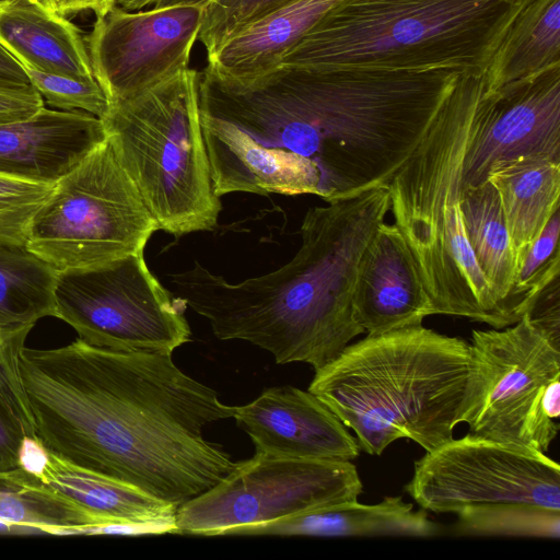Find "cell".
Instances as JSON below:
<instances>
[{
	"instance_id": "obj_1",
	"label": "cell",
	"mask_w": 560,
	"mask_h": 560,
	"mask_svg": "<svg viewBox=\"0 0 560 560\" xmlns=\"http://www.w3.org/2000/svg\"><path fill=\"white\" fill-rule=\"evenodd\" d=\"M173 353L118 351L78 338L54 349L21 345L15 381L34 436L55 456L177 506L236 465L203 428L233 417L214 389Z\"/></svg>"
},
{
	"instance_id": "obj_2",
	"label": "cell",
	"mask_w": 560,
	"mask_h": 560,
	"mask_svg": "<svg viewBox=\"0 0 560 560\" xmlns=\"http://www.w3.org/2000/svg\"><path fill=\"white\" fill-rule=\"evenodd\" d=\"M459 72L312 70L245 79L199 71V114L311 168L332 202L388 185L428 133Z\"/></svg>"
},
{
	"instance_id": "obj_3",
	"label": "cell",
	"mask_w": 560,
	"mask_h": 560,
	"mask_svg": "<svg viewBox=\"0 0 560 560\" xmlns=\"http://www.w3.org/2000/svg\"><path fill=\"white\" fill-rule=\"evenodd\" d=\"M314 207L305 213L301 247L282 267L237 283L200 262L171 275L175 296L205 317L221 340H244L276 362L315 371L364 332L353 310L359 260L390 207L388 186Z\"/></svg>"
},
{
	"instance_id": "obj_4",
	"label": "cell",
	"mask_w": 560,
	"mask_h": 560,
	"mask_svg": "<svg viewBox=\"0 0 560 560\" xmlns=\"http://www.w3.org/2000/svg\"><path fill=\"white\" fill-rule=\"evenodd\" d=\"M470 345L422 325L368 335L315 371L308 392L381 455L399 439L432 451L462 422Z\"/></svg>"
},
{
	"instance_id": "obj_5",
	"label": "cell",
	"mask_w": 560,
	"mask_h": 560,
	"mask_svg": "<svg viewBox=\"0 0 560 560\" xmlns=\"http://www.w3.org/2000/svg\"><path fill=\"white\" fill-rule=\"evenodd\" d=\"M483 74L460 72L418 148L388 183L395 225L416 260L433 314L513 325L480 270L460 209L462 172Z\"/></svg>"
},
{
	"instance_id": "obj_6",
	"label": "cell",
	"mask_w": 560,
	"mask_h": 560,
	"mask_svg": "<svg viewBox=\"0 0 560 560\" xmlns=\"http://www.w3.org/2000/svg\"><path fill=\"white\" fill-rule=\"evenodd\" d=\"M525 0H342L280 65L483 74Z\"/></svg>"
},
{
	"instance_id": "obj_7",
	"label": "cell",
	"mask_w": 560,
	"mask_h": 560,
	"mask_svg": "<svg viewBox=\"0 0 560 560\" xmlns=\"http://www.w3.org/2000/svg\"><path fill=\"white\" fill-rule=\"evenodd\" d=\"M199 71L187 69L109 104L106 137L159 230L175 237L217 226L214 192L200 125Z\"/></svg>"
},
{
	"instance_id": "obj_8",
	"label": "cell",
	"mask_w": 560,
	"mask_h": 560,
	"mask_svg": "<svg viewBox=\"0 0 560 560\" xmlns=\"http://www.w3.org/2000/svg\"><path fill=\"white\" fill-rule=\"evenodd\" d=\"M158 230L106 137L55 184L30 223L25 246L63 271L142 250Z\"/></svg>"
},
{
	"instance_id": "obj_9",
	"label": "cell",
	"mask_w": 560,
	"mask_h": 560,
	"mask_svg": "<svg viewBox=\"0 0 560 560\" xmlns=\"http://www.w3.org/2000/svg\"><path fill=\"white\" fill-rule=\"evenodd\" d=\"M469 345L468 433L546 453L559 431L560 350L525 315L501 329L472 330Z\"/></svg>"
},
{
	"instance_id": "obj_10",
	"label": "cell",
	"mask_w": 560,
	"mask_h": 560,
	"mask_svg": "<svg viewBox=\"0 0 560 560\" xmlns=\"http://www.w3.org/2000/svg\"><path fill=\"white\" fill-rule=\"evenodd\" d=\"M54 296L56 317L100 348L173 353L190 341L185 305L150 271L144 249L58 271Z\"/></svg>"
},
{
	"instance_id": "obj_11",
	"label": "cell",
	"mask_w": 560,
	"mask_h": 560,
	"mask_svg": "<svg viewBox=\"0 0 560 560\" xmlns=\"http://www.w3.org/2000/svg\"><path fill=\"white\" fill-rule=\"evenodd\" d=\"M362 481L350 460L306 459L260 453L207 491L177 508V534L220 536L357 501Z\"/></svg>"
},
{
	"instance_id": "obj_12",
	"label": "cell",
	"mask_w": 560,
	"mask_h": 560,
	"mask_svg": "<svg viewBox=\"0 0 560 560\" xmlns=\"http://www.w3.org/2000/svg\"><path fill=\"white\" fill-rule=\"evenodd\" d=\"M405 489L434 513L490 503L560 511V466L539 451L467 433L417 459Z\"/></svg>"
},
{
	"instance_id": "obj_13",
	"label": "cell",
	"mask_w": 560,
	"mask_h": 560,
	"mask_svg": "<svg viewBox=\"0 0 560 560\" xmlns=\"http://www.w3.org/2000/svg\"><path fill=\"white\" fill-rule=\"evenodd\" d=\"M206 4L125 10L114 5L84 37L93 75L109 104L189 69Z\"/></svg>"
},
{
	"instance_id": "obj_14",
	"label": "cell",
	"mask_w": 560,
	"mask_h": 560,
	"mask_svg": "<svg viewBox=\"0 0 560 560\" xmlns=\"http://www.w3.org/2000/svg\"><path fill=\"white\" fill-rule=\"evenodd\" d=\"M532 154L560 161V67L482 94L462 186L480 185L492 166Z\"/></svg>"
},
{
	"instance_id": "obj_15",
	"label": "cell",
	"mask_w": 560,
	"mask_h": 560,
	"mask_svg": "<svg viewBox=\"0 0 560 560\" xmlns=\"http://www.w3.org/2000/svg\"><path fill=\"white\" fill-rule=\"evenodd\" d=\"M233 418L247 433L256 453L306 459L352 460L357 439L314 394L293 386L265 389L235 407Z\"/></svg>"
},
{
	"instance_id": "obj_16",
	"label": "cell",
	"mask_w": 560,
	"mask_h": 560,
	"mask_svg": "<svg viewBox=\"0 0 560 560\" xmlns=\"http://www.w3.org/2000/svg\"><path fill=\"white\" fill-rule=\"evenodd\" d=\"M353 310L370 336L422 325L433 315L416 260L395 224L381 223L361 255Z\"/></svg>"
},
{
	"instance_id": "obj_17",
	"label": "cell",
	"mask_w": 560,
	"mask_h": 560,
	"mask_svg": "<svg viewBox=\"0 0 560 560\" xmlns=\"http://www.w3.org/2000/svg\"><path fill=\"white\" fill-rule=\"evenodd\" d=\"M105 139L96 116L44 106L28 117L0 122V174L55 185Z\"/></svg>"
},
{
	"instance_id": "obj_18",
	"label": "cell",
	"mask_w": 560,
	"mask_h": 560,
	"mask_svg": "<svg viewBox=\"0 0 560 560\" xmlns=\"http://www.w3.org/2000/svg\"><path fill=\"white\" fill-rule=\"evenodd\" d=\"M0 45L23 67L94 78L80 28L34 0H0Z\"/></svg>"
},
{
	"instance_id": "obj_19",
	"label": "cell",
	"mask_w": 560,
	"mask_h": 560,
	"mask_svg": "<svg viewBox=\"0 0 560 560\" xmlns=\"http://www.w3.org/2000/svg\"><path fill=\"white\" fill-rule=\"evenodd\" d=\"M342 0H291L228 38L208 57L210 72L245 79L267 72L281 62L335 5Z\"/></svg>"
},
{
	"instance_id": "obj_20",
	"label": "cell",
	"mask_w": 560,
	"mask_h": 560,
	"mask_svg": "<svg viewBox=\"0 0 560 560\" xmlns=\"http://www.w3.org/2000/svg\"><path fill=\"white\" fill-rule=\"evenodd\" d=\"M439 532L424 509L415 510L400 497H385L376 504L342 502L245 527L233 535L431 537Z\"/></svg>"
},
{
	"instance_id": "obj_21",
	"label": "cell",
	"mask_w": 560,
	"mask_h": 560,
	"mask_svg": "<svg viewBox=\"0 0 560 560\" xmlns=\"http://www.w3.org/2000/svg\"><path fill=\"white\" fill-rule=\"evenodd\" d=\"M487 180L499 195L518 268L532 243L559 210L560 161L540 154L520 156L492 166Z\"/></svg>"
},
{
	"instance_id": "obj_22",
	"label": "cell",
	"mask_w": 560,
	"mask_h": 560,
	"mask_svg": "<svg viewBox=\"0 0 560 560\" xmlns=\"http://www.w3.org/2000/svg\"><path fill=\"white\" fill-rule=\"evenodd\" d=\"M560 67V0H525L483 73V93Z\"/></svg>"
},
{
	"instance_id": "obj_23",
	"label": "cell",
	"mask_w": 560,
	"mask_h": 560,
	"mask_svg": "<svg viewBox=\"0 0 560 560\" xmlns=\"http://www.w3.org/2000/svg\"><path fill=\"white\" fill-rule=\"evenodd\" d=\"M33 479L108 522L170 518L175 516L178 508L135 486L72 465L49 452L42 472Z\"/></svg>"
},
{
	"instance_id": "obj_24",
	"label": "cell",
	"mask_w": 560,
	"mask_h": 560,
	"mask_svg": "<svg viewBox=\"0 0 560 560\" xmlns=\"http://www.w3.org/2000/svg\"><path fill=\"white\" fill-rule=\"evenodd\" d=\"M460 209L477 264L501 307L515 324L523 317L514 296L517 257L495 188L489 180L463 187Z\"/></svg>"
},
{
	"instance_id": "obj_25",
	"label": "cell",
	"mask_w": 560,
	"mask_h": 560,
	"mask_svg": "<svg viewBox=\"0 0 560 560\" xmlns=\"http://www.w3.org/2000/svg\"><path fill=\"white\" fill-rule=\"evenodd\" d=\"M0 523L48 534L74 535L113 522L47 489L19 468L0 476Z\"/></svg>"
},
{
	"instance_id": "obj_26",
	"label": "cell",
	"mask_w": 560,
	"mask_h": 560,
	"mask_svg": "<svg viewBox=\"0 0 560 560\" xmlns=\"http://www.w3.org/2000/svg\"><path fill=\"white\" fill-rule=\"evenodd\" d=\"M58 271L26 246L0 244V327L34 326L56 317Z\"/></svg>"
},
{
	"instance_id": "obj_27",
	"label": "cell",
	"mask_w": 560,
	"mask_h": 560,
	"mask_svg": "<svg viewBox=\"0 0 560 560\" xmlns=\"http://www.w3.org/2000/svg\"><path fill=\"white\" fill-rule=\"evenodd\" d=\"M457 532L477 536L560 537V511L522 503H490L465 508Z\"/></svg>"
},
{
	"instance_id": "obj_28",
	"label": "cell",
	"mask_w": 560,
	"mask_h": 560,
	"mask_svg": "<svg viewBox=\"0 0 560 560\" xmlns=\"http://www.w3.org/2000/svg\"><path fill=\"white\" fill-rule=\"evenodd\" d=\"M33 327L18 329L0 353V476L20 468L22 443L35 438L15 381L16 352Z\"/></svg>"
},
{
	"instance_id": "obj_29",
	"label": "cell",
	"mask_w": 560,
	"mask_h": 560,
	"mask_svg": "<svg viewBox=\"0 0 560 560\" xmlns=\"http://www.w3.org/2000/svg\"><path fill=\"white\" fill-rule=\"evenodd\" d=\"M559 234L560 213L557 210L518 264L514 296L523 316L535 296L559 277Z\"/></svg>"
},
{
	"instance_id": "obj_30",
	"label": "cell",
	"mask_w": 560,
	"mask_h": 560,
	"mask_svg": "<svg viewBox=\"0 0 560 560\" xmlns=\"http://www.w3.org/2000/svg\"><path fill=\"white\" fill-rule=\"evenodd\" d=\"M54 186L0 174V244L25 246L30 223Z\"/></svg>"
},
{
	"instance_id": "obj_31",
	"label": "cell",
	"mask_w": 560,
	"mask_h": 560,
	"mask_svg": "<svg viewBox=\"0 0 560 560\" xmlns=\"http://www.w3.org/2000/svg\"><path fill=\"white\" fill-rule=\"evenodd\" d=\"M43 100L61 110H82L103 119L108 98L95 78L48 73L23 67Z\"/></svg>"
},
{
	"instance_id": "obj_32",
	"label": "cell",
	"mask_w": 560,
	"mask_h": 560,
	"mask_svg": "<svg viewBox=\"0 0 560 560\" xmlns=\"http://www.w3.org/2000/svg\"><path fill=\"white\" fill-rule=\"evenodd\" d=\"M291 0H210L205 7L198 40L211 55L246 25Z\"/></svg>"
},
{
	"instance_id": "obj_33",
	"label": "cell",
	"mask_w": 560,
	"mask_h": 560,
	"mask_svg": "<svg viewBox=\"0 0 560 560\" xmlns=\"http://www.w3.org/2000/svg\"><path fill=\"white\" fill-rule=\"evenodd\" d=\"M559 277L549 282L524 314L556 349L560 350Z\"/></svg>"
},
{
	"instance_id": "obj_34",
	"label": "cell",
	"mask_w": 560,
	"mask_h": 560,
	"mask_svg": "<svg viewBox=\"0 0 560 560\" xmlns=\"http://www.w3.org/2000/svg\"><path fill=\"white\" fill-rule=\"evenodd\" d=\"M44 106L43 97L33 85L21 89L0 88V122L28 117Z\"/></svg>"
},
{
	"instance_id": "obj_35",
	"label": "cell",
	"mask_w": 560,
	"mask_h": 560,
	"mask_svg": "<svg viewBox=\"0 0 560 560\" xmlns=\"http://www.w3.org/2000/svg\"><path fill=\"white\" fill-rule=\"evenodd\" d=\"M31 85L23 66L0 45V88L21 89Z\"/></svg>"
},
{
	"instance_id": "obj_36",
	"label": "cell",
	"mask_w": 560,
	"mask_h": 560,
	"mask_svg": "<svg viewBox=\"0 0 560 560\" xmlns=\"http://www.w3.org/2000/svg\"><path fill=\"white\" fill-rule=\"evenodd\" d=\"M48 458V452L43 444L33 436H26L20 451V468L26 474L38 477Z\"/></svg>"
},
{
	"instance_id": "obj_37",
	"label": "cell",
	"mask_w": 560,
	"mask_h": 560,
	"mask_svg": "<svg viewBox=\"0 0 560 560\" xmlns=\"http://www.w3.org/2000/svg\"><path fill=\"white\" fill-rule=\"evenodd\" d=\"M114 5H116V0H55L54 11L65 16L82 11H92L96 18H100Z\"/></svg>"
},
{
	"instance_id": "obj_38",
	"label": "cell",
	"mask_w": 560,
	"mask_h": 560,
	"mask_svg": "<svg viewBox=\"0 0 560 560\" xmlns=\"http://www.w3.org/2000/svg\"><path fill=\"white\" fill-rule=\"evenodd\" d=\"M210 0H116V5L125 10H140L147 7H168L178 4H206Z\"/></svg>"
},
{
	"instance_id": "obj_39",
	"label": "cell",
	"mask_w": 560,
	"mask_h": 560,
	"mask_svg": "<svg viewBox=\"0 0 560 560\" xmlns=\"http://www.w3.org/2000/svg\"><path fill=\"white\" fill-rule=\"evenodd\" d=\"M20 328L21 327H18V328L0 327V353L3 350V348L5 347V345L8 343L9 339L12 337V335Z\"/></svg>"
},
{
	"instance_id": "obj_40",
	"label": "cell",
	"mask_w": 560,
	"mask_h": 560,
	"mask_svg": "<svg viewBox=\"0 0 560 560\" xmlns=\"http://www.w3.org/2000/svg\"><path fill=\"white\" fill-rule=\"evenodd\" d=\"M34 1L38 2L40 5L49 9V10H54L55 0H34Z\"/></svg>"
}]
</instances>
